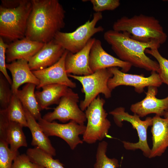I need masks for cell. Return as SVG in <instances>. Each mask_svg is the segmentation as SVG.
Listing matches in <instances>:
<instances>
[{"mask_svg":"<svg viewBox=\"0 0 168 168\" xmlns=\"http://www.w3.org/2000/svg\"><path fill=\"white\" fill-rule=\"evenodd\" d=\"M25 37L44 43L54 40L65 26V11L58 0H31Z\"/></svg>","mask_w":168,"mask_h":168,"instance_id":"1","label":"cell"},{"mask_svg":"<svg viewBox=\"0 0 168 168\" xmlns=\"http://www.w3.org/2000/svg\"><path fill=\"white\" fill-rule=\"evenodd\" d=\"M103 37L120 59L132 66L148 71H158L159 65L157 62L147 57L145 51L149 49H158L161 45L159 43L141 42L131 38L126 32L113 30L106 31Z\"/></svg>","mask_w":168,"mask_h":168,"instance_id":"2","label":"cell"},{"mask_svg":"<svg viewBox=\"0 0 168 168\" xmlns=\"http://www.w3.org/2000/svg\"><path fill=\"white\" fill-rule=\"evenodd\" d=\"M32 9L31 0H2L0 36L12 42L25 37Z\"/></svg>","mask_w":168,"mask_h":168,"instance_id":"3","label":"cell"},{"mask_svg":"<svg viewBox=\"0 0 168 168\" xmlns=\"http://www.w3.org/2000/svg\"><path fill=\"white\" fill-rule=\"evenodd\" d=\"M113 30L126 32L132 39L142 42L155 41L161 44L167 39L159 21L153 16L142 14L131 17H122L114 22Z\"/></svg>","mask_w":168,"mask_h":168,"instance_id":"4","label":"cell"},{"mask_svg":"<svg viewBox=\"0 0 168 168\" xmlns=\"http://www.w3.org/2000/svg\"><path fill=\"white\" fill-rule=\"evenodd\" d=\"M105 100L98 95L86 110L87 123L82 140L89 144L101 141L108 134L111 124L104 108Z\"/></svg>","mask_w":168,"mask_h":168,"instance_id":"5","label":"cell"},{"mask_svg":"<svg viewBox=\"0 0 168 168\" xmlns=\"http://www.w3.org/2000/svg\"><path fill=\"white\" fill-rule=\"evenodd\" d=\"M102 18L101 12H95L91 20H88L72 32H58L54 40L66 50L76 53L84 47L93 35L104 30L102 26H96Z\"/></svg>","mask_w":168,"mask_h":168,"instance_id":"6","label":"cell"},{"mask_svg":"<svg viewBox=\"0 0 168 168\" xmlns=\"http://www.w3.org/2000/svg\"><path fill=\"white\" fill-rule=\"evenodd\" d=\"M109 113L113 116L114 122L118 126L122 127V122L125 121L130 123L137 131L139 138L138 142L133 143L122 141L124 147L127 150L140 149L145 156L149 158L151 149L147 143V130L149 127L152 125V118L147 117L145 120H142L138 115L135 114L133 115L129 114L122 107L117 108Z\"/></svg>","mask_w":168,"mask_h":168,"instance_id":"7","label":"cell"},{"mask_svg":"<svg viewBox=\"0 0 168 168\" xmlns=\"http://www.w3.org/2000/svg\"><path fill=\"white\" fill-rule=\"evenodd\" d=\"M68 75L69 77L78 81L82 86L81 91L85 94V98L81 101L79 107L83 111L99 94H103L107 99L111 96L112 91L108 86V82L113 75L108 68L99 70L86 76Z\"/></svg>","mask_w":168,"mask_h":168,"instance_id":"8","label":"cell"},{"mask_svg":"<svg viewBox=\"0 0 168 168\" xmlns=\"http://www.w3.org/2000/svg\"><path fill=\"white\" fill-rule=\"evenodd\" d=\"M79 99L78 94L69 88L53 111L46 114L42 118L49 122L58 120L65 123L73 120L78 124H84L86 119L85 113L78 105Z\"/></svg>","mask_w":168,"mask_h":168,"instance_id":"9","label":"cell"},{"mask_svg":"<svg viewBox=\"0 0 168 168\" xmlns=\"http://www.w3.org/2000/svg\"><path fill=\"white\" fill-rule=\"evenodd\" d=\"M42 130L48 137L56 136L64 140L72 150L83 143L79 136L84 133L86 126L71 120L67 123L59 124L55 121H47L42 118L38 120Z\"/></svg>","mask_w":168,"mask_h":168,"instance_id":"10","label":"cell"},{"mask_svg":"<svg viewBox=\"0 0 168 168\" xmlns=\"http://www.w3.org/2000/svg\"><path fill=\"white\" fill-rule=\"evenodd\" d=\"M113 76L108 82V86L111 91L121 85L130 86L134 87L135 91L139 93L144 91L146 87L152 86L158 87L162 84L158 74L152 71L149 77H146L144 75L132 74L124 73L113 67L108 68Z\"/></svg>","mask_w":168,"mask_h":168,"instance_id":"11","label":"cell"},{"mask_svg":"<svg viewBox=\"0 0 168 168\" xmlns=\"http://www.w3.org/2000/svg\"><path fill=\"white\" fill-rule=\"evenodd\" d=\"M68 52L66 50L60 59L52 66L42 70L32 71L40 82L39 85L36 86L37 89L52 84L65 85L71 88L76 87V83L69 79L66 70L65 61Z\"/></svg>","mask_w":168,"mask_h":168,"instance_id":"12","label":"cell"},{"mask_svg":"<svg viewBox=\"0 0 168 168\" xmlns=\"http://www.w3.org/2000/svg\"><path fill=\"white\" fill-rule=\"evenodd\" d=\"M90 68L93 72L111 67H119L126 73L132 66L129 63L116 58L107 53L103 48L101 41L96 39L91 48L89 58Z\"/></svg>","mask_w":168,"mask_h":168,"instance_id":"13","label":"cell"},{"mask_svg":"<svg viewBox=\"0 0 168 168\" xmlns=\"http://www.w3.org/2000/svg\"><path fill=\"white\" fill-rule=\"evenodd\" d=\"M146 96L141 101L132 104L130 109L134 114L143 117L151 114H155L160 116L164 115L168 110V96L163 99L156 97L157 87H148Z\"/></svg>","mask_w":168,"mask_h":168,"instance_id":"14","label":"cell"},{"mask_svg":"<svg viewBox=\"0 0 168 168\" xmlns=\"http://www.w3.org/2000/svg\"><path fill=\"white\" fill-rule=\"evenodd\" d=\"M66 50L54 40L44 43L42 48L28 60L32 71L42 70L56 63Z\"/></svg>","mask_w":168,"mask_h":168,"instance_id":"15","label":"cell"},{"mask_svg":"<svg viewBox=\"0 0 168 168\" xmlns=\"http://www.w3.org/2000/svg\"><path fill=\"white\" fill-rule=\"evenodd\" d=\"M96 39L91 38L83 48L76 53L68 51L65 61L68 74L83 76L93 73L89 66V58L91 48Z\"/></svg>","mask_w":168,"mask_h":168,"instance_id":"16","label":"cell"},{"mask_svg":"<svg viewBox=\"0 0 168 168\" xmlns=\"http://www.w3.org/2000/svg\"><path fill=\"white\" fill-rule=\"evenodd\" d=\"M20 124L8 120L0 113V138L4 140L10 146V149L14 152H18L21 147H27V143Z\"/></svg>","mask_w":168,"mask_h":168,"instance_id":"17","label":"cell"},{"mask_svg":"<svg viewBox=\"0 0 168 168\" xmlns=\"http://www.w3.org/2000/svg\"><path fill=\"white\" fill-rule=\"evenodd\" d=\"M44 43L34 41L26 37L8 44L6 51V61L11 63L15 61L28 60L37 53Z\"/></svg>","mask_w":168,"mask_h":168,"instance_id":"18","label":"cell"},{"mask_svg":"<svg viewBox=\"0 0 168 168\" xmlns=\"http://www.w3.org/2000/svg\"><path fill=\"white\" fill-rule=\"evenodd\" d=\"M6 67L12 76L11 86L13 94H15L20 86L24 84L32 83L36 86L39 84V81L29 68L28 60L18 59L6 63Z\"/></svg>","mask_w":168,"mask_h":168,"instance_id":"19","label":"cell"},{"mask_svg":"<svg viewBox=\"0 0 168 168\" xmlns=\"http://www.w3.org/2000/svg\"><path fill=\"white\" fill-rule=\"evenodd\" d=\"M151 127L153 145L149 158L161 156L168 147V119L156 114Z\"/></svg>","mask_w":168,"mask_h":168,"instance_id":"20","label":"cell"},{"mask_svg":"<svg viewBox=\"0 0 168 168\" xmlns=\"http://www.w3.org/2000/svg\"><path fill=\"white\" fill-rule=\"evenodd\" d=\"M69 88L60 84H49L43 86L42 91L35 92L40 110L46 109L53 104L58 105L60 99L66 93Z\"/></svg>","mask_w":168,"mask_h":168,"instance_id":"21","label":"cell"},{"mask_svg":"<svg viewBox=\"0 0 168 168\" xmlns=\"http://www.w3.org/2000/svg\"><path fill=\"white\" fill-rule=\"evenodd\" d=\"M24 109L27 120L28 127L32 136L31 145L38 147L52 156L56 155L55 149L52 145L50 141L42 130L38 122L31 114Z\"/></svg>","mask_w":168,"mask_h":168,"instance_id":"22","label":"cell"},{"mask_svg":"<svg viewBox=\"0 0 168 168\" xmlns=\"http://www.w3.org/2000/svg\"><path fill=\"white\" fill-rule=\"evenodd\" d=\"M36 86L32 83L26 84L15 94L21 103L23 108L27 110L36 120L42 118L35 95Z\"/></svg>","mask_w":168,"mask_h":168,"instance_id":"23","label":"cell"},{"mask_svg":"<svg viewBox=\"0 0 168 168\" xmlns=\"http://www.w3.org/2000/svg\"><path fill=\"white\" fill-rule=\"evenodd\" d=\"M0 113L8 120L19 123L23 127H28L24 108L15 94H13L7 107L4 110H0Z\"/></svg>","mask_w":168,"mask_h":168,"instance_id":"24","label":"cell"},{"mask_svg":"<svg viewBox=\"0 0 168 168\" xmlns=\"http://www.w3.org/2000/svg\"><path fill=\"white\" fill-rule=\"evenodd\" d=\"M26 154L33 162L44 168H65L59 160L38 147L28 149Z\"/></svg>","mask_w":168,"mask_h":168,"instance_id":"25","label":"cell"},{"mask_svg":"<svg viewBox=\"0 0 168 168\" xmlns=\"http://www.w3.org/2000/svg\"><path fill=\"white\" fill-rule=\"evenodd\" d=\"M108 143L105 141L99 143L96 152L94 168H117L119 166L118 160L110 158L106 155Z\"/></svg>","mask_w":168,"mask_h":168,"instance_id":"26","label":"cell"},{"mask_svg":"<svg viewBox=\"0 0 168 168\" xmlns=\"http://www.w3.org/2000/svg\"><path fill=\"white\" fill-rule=\"evenodd\" d=\"M158 49L156 48L147 49L145 53L150 54L156 59L159 65L157 73L162 83L168 86V59L161 55Z\"/></svg>","mask_w":168,"mask_h":168,"instance_id":"27","label":"cell"},{"mask_svg":"<svg viewBox=\"0 0 168 168\" xmlns=\"http://www.w3.org/2000/svg\"><path fill=\"white\" fill-rule=\"evenodd\" d=\"M19 154L12 151L8 144L0 138V168H11L12 162Z\"/></svg>","mask_w":168,"mask_h":168,"instance_id":"28","label":"cell"},{"mask_svg":"<svg viewBox=\"0 0 168 168\" xmlns=\"http://www.w3.org/2000/svg\"><path fill=\"white\" fill-rule=\"evenodd\" d=\"M11 85L1 73L0 74V110H4L8 106L12 95Z\"/></svg>","mask_w":168,"mask_h":168,"instance_id":"29","label":"cell"},{"mask_svg":"<svg viewBox=\"0 0 168 168\" xmlns=\"http://www.w3.org/2000/svg\"><path fill=\"white\" fill-rule=\"evenodd\" d=\"M93 9L96 12H101L105 10L112 11L120 5L119 0H90Z\"/></svg>","mask_w":168,"mask_h":168,"instance_id":"30","label":"cell"},{"mask_svg":"<svg viewBox=\"0 0 168 168\" xmlns=\"http://www.w3.org/2000/svg\"><path fill=\"white\" fill-rule=\"evenodd\" d=\"M11 168H44L33 162L25 154H18L14 159Z\"/></svg>","mask_w":168,"mask_h":168,"instance_id":"31","label":"cell"},{"mask_svg":"<svg viewBox=\"0 0 168 168\" xmlns=\"http://www.w3.org/2000/svg\"><path fill=\"white\" fill-rule=\"evenodd\" d=\"M8 44L6 43L3 39L0 36V71L11 85L12 79L7 72L6 67V51Z\"/></svg>","mask_w":168,"mask_h":168,"instance_id":"32","label":"cell"},{"mask_svg":"<svg viewBox=\"0 0 168 168\" xmlns=\"http://www.w3.org/2000/svg\"><path fill=\"white\" fill-rule=\"evenodd\" d=\"M164 118L168 119V110L166 112L164 115Z\"/></svg>","mask_w":168,"mask_h":168,"instance_id":"33","label":"cell"}]
</instances>
